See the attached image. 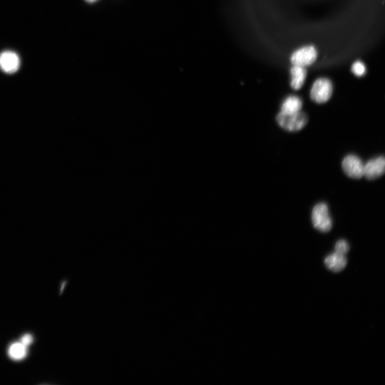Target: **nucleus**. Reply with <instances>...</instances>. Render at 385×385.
<instances>
[{
	"mask_svg": "<svg viewBox=\"0 0 385 385\" xmlns=\"http://www.w3.org/2000/svg\"><path fill=\"white\" fill-rule=\"evenodd\" d=\"M86 1H87V2H89V3H94V2H96V1H97V0H86Z\"/></svg>",
	"mask_w": 385,
	"mask_h": 385,
	"instance_id": "15",
	"label": "nucleus"
},
{
	"mask_svg": "<svg viewBox=\"0 0 385 385\" xmlns=\"http://www.w3.org/2000/svg\"><path fill=\"white\" fill-rule=\"evenodd\" d=\"M349 251L348 242L345 240H340L337 241L335 245V252L346 255Z\"/></svg>",
	"mask_w": 385,
	"mask_h": 385,
	"instance_id": "13",
	"label": "nucleus"
},
{
	"mask_svg": "<svg viewBox=\"0 0 385 385\" xmlns=\"http://www.w3.org/2000/svg\"><path fill=\"white\" fill-rule=\"evenodd\" d=\"M26 347L21 342H17L11 346L9 349V355L14 360L24 359L27 354Z\"/></svg>",
	"mask_w": 385,
	"mask_h": 385,
	"instance_id": "11",
	"label": "nucleus"
},
{
	"mask_svg": "<svg viewBox=\"0 0 385 385\" xmlns=\"http://www.w3.org/2000/svg\"><path fill=\"white\" fill-rule=\"evenodd\" d=\"M364 166L361 159L354 155H348L342 163L345 173L353 179H360L363 176Z\"/></svg>",
	"mask_w": 385,
	"mask_h": 385,
	"instance_id": "5",
	"label": "nucleus"
},
{
	"mask_svg": "<svg viewBox=\"0 0 385 385\" xmlns=\"http://www.w3.org/2000/svg\"><path fill=\"white\" fill-rule=\"evenodd\" d=\"M333 93V85L331 81L326 78H319L314 84L310 97L315 102L324 103L328 101Z\"/></svg>",
	"mask_w": 385,
	"mask_h": 385,
	"instance_id": "3",
	"label": "nucleus"
},
{
	"mask_svg": "<svg viewBox=\"0 0 385 385\" xmlns=\"http://www.w3.org/2000/svg\"><path fill=\"white\" fill-rule=\"evenodd\" d=\"M20 66V60L13 51H6L0 54V69L8 73L16 72Z\"/></svg>",
	"mask_w": 385,
	"mask_h": 385,
	"instance_id": "7",
	"label": "nucleus"
},
{
	"mask_svg": "<svg viewBox=\"0 0 385 385\" xmlns=\"http://www.w3.org/2000/svg\"><path fill=\"white\" fill-rule=\"evenodd\" d=\"M33 342V337L31 335L26 334L21 339V343L26 347L30 346Z\"/></svg>",
	"mask_w": 385,
	"mask_h": 385,
	"instance_id": "14",
	"label": "nucleus"
},
{
	"mask_svg": "<svg viewBox=\"0 0 385 385\" xmlns=\"http://www.w3.org/2000/svg\"><path fill=\"white\" fill-rule=\"evenodd\" d=\"M291 87L295 90L300 89L305 83L307 72L305 68L294 66L291 70Z\"/></svg>",
	"mask_w": 385,
	"mask_h": 385,
	"instance_id": "9",
	"label": "nucleus"
},
{
	"mask_svg": "<svg viewBox=\"0 0 385 385\" xmlns=\"http://www.w3.org/2000/svg\"><path fill=\"white\" fill-rule=\"evenodd\" d=\"M302 107L301 100L297 96H291L283 102L281 112L287 114H294L300 112Z\"/></svg>",
	"mask_w": 385,
	"mask_h": 385,
	"instance_id": "10",
	"label": "nucleus"
},
{
	"mask_svg": "<svg viewBox=\"0 0 385 385\" xmlns=\"http://www.w3.org/2000/svg\"><path fill=\"white\" fill-rule=\"evenodd\" d=\"M312 219L314 228L320 232H327L333 228V222L325 203H319L314 207Z\"/></svg>",
	"mask_w": 385,
	"mask_h": 385,
	"instance_id": "2",
	"label": "nucleus"
},
{
	"mask_svg": "<svg viewBox=\"0 0 385 385\" xmlns=\"http://www.w3.org/2000/svg\"><path fill=\"white\" fill-rule=\"evenodd\" d=\"M317 52L313 46H306L295 51L291 57L294 66L305 68L311 65L316 60Z\"/></svg>",
	"mask_w": 385,
	"mask_h": 385,
	"instance_id": "4",
	"label": "nucleus"
},
{
	"mask_svg": "<svg viewBox=\"0 0 385 385\" xmlns=\"http://www.w3.org/2000/svg\"><path fill=\"white\" fill-rule=\"evenodd\" d=\"M347 263L346 255L336 252L327 256L325 260V264L327 268L335 272H339L344 270Z\"/></svg>",
	"mask_w": 385,
	"mask_h": 385,
	"instance_id": "8",
	"label": "nucleus"
},
{
	"mask_svg": "<svg viewBox=\"0 0 385 385\" xmlns=\"http://www.w3.org/2000/svg\"><path fill=\"white\" fill-rule=\"evenodd\" d=\"M277 121L285 130L296 132L304 128L308 119L307 116L301 112L291 114L281 112L277 117Z\"/></svg>",
	"mask_w": 385,
	"mask_h": 385,
	"instance_id": "1",
	"label": "nucleus"
},
{
	"mask_svg": "<svg viewBox=\"0 0 385 385\" xmlns=\"http://www.w3.org/2000/svg\"><path fill=\"white\" fill-rule=\"evenodd\" d=\"M385 171V159L379 156L369 160L364 166L363 176L369 180L376 179L382 176Z\"/></svg>",
	"mask_w": 385,
	"mask_h": 385,
	"instance_id": "6",
	"label": "nucleus"
},
{
	"mask_svg": "<svg viewBox=\"0 0 385 385\" xmlns=\"http://www.w3.org/2000/svg\"><path fill=\"white\" fill-rule=\"evenodd\" d=\"M351 70L356 76L358 77L363 76L366 72V67L365 64L361 61H357L353 64Z\"/></svg>",
	"mask_w": 385,
	"mask_h": 385,
	"instance_id": "12",
	"label": "nucleus"
}]
</instances>
